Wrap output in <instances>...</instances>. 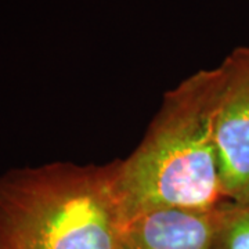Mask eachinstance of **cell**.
I'll list each match as a JSON object with an SVG mask.
<instances>
[{
	"mask_svg": "<svg viewBox=\"0 0 249 249\" xmlns=\"http://www.w3.org/2000/svg\"><path fill=\"white\" fill-rule=\"evenodd\" d=\"M116 160L50 162L0 175V249H118Z\"/></svg>",
	"mask_w": 249,
	"mask_h": 249,
	"instance_id": "2",
	"label": "cell"
},
{
	"mask_svg": "<svg viewBox=\"0 0 249 249\" xmlns=\"http://www.w3.org/2000/svg\"><path fill=\"white\" fill-rule=\"evenodd\" d=\"M217 72L199 70L168 90L142 140L116 160L124 224L163 209L213 211L226 201L214 140Z\"/></svg>",
	"mask_w": 249,
	"mask_h": 249,
	"instance_id": "1",
	"label": "cell"
},
{
	"mask_svg": "<svg viewBox=\"0 0 249 249\" xmlns=\"http://www.w3.org/2000/svg\"><path fill=\"white\" fill-rule=\"evenodd\" d=\"M214 209H163L142 214L122 227L118 249H212Z\"/></svg>",
	"mask_w": 249,
	"mask_h": 249,
	"instance_id": "4",
	"label": "cell"
},
{
	"mask_svg": "<svg viewBox=\"0 0 249 249\" xmlns=\"http://www.w3.org/2000/svg\"><path fill=\"white\" fill-rule=\"evenodd\" d=\"M214 140L224 198L249 199V46H238L216 67Z\"/></svg>",
	"mask_w": 249,
	"mask_h": 249,
	"instance_id": "3",
	"label": "cell"
},
{
	"mask_svg": "<svg viewBox=\"0 0 249 249\" xmlns=\"http://www.w3.org/2000/svg\"><path fill=\"white\" fill-rule=\"evenodd\" d=\"M212 249H249V199H226L214 209Z\"/></svg>",
	"mask_w": 249,
	"mask_h": 249,
	"instance_id": "5",
	"label": "cell"
}]
</instances>
